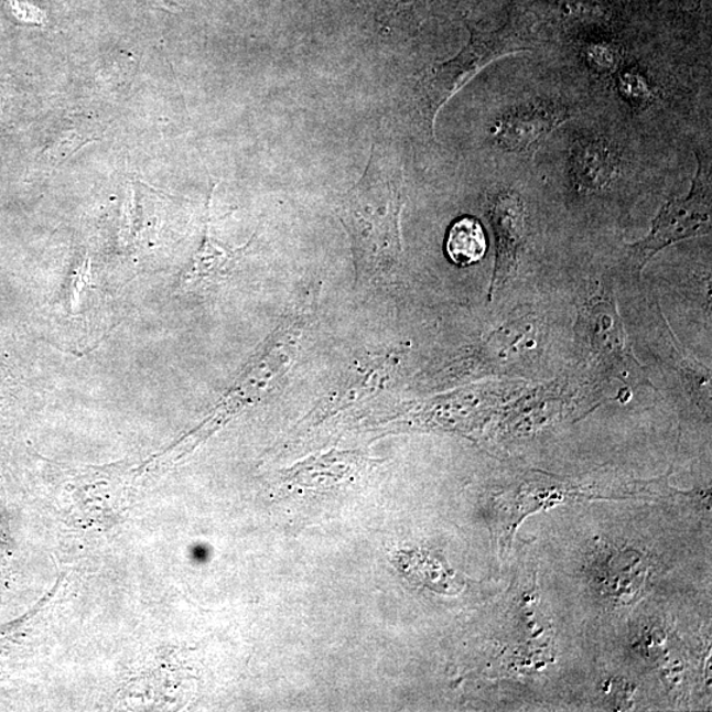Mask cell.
I'll use <instances>...</instances> for the list:
<instances>
[{"label":"cell","instance_id":"obj_7","mask_svg":"<svg viewBox=\"0 0 712 712\" xmlns=\"http://www.w3.org/2000/svg\"><path fill=\"white\" fill-rule=\"evenodd\" d=\"M492 222L498 240L492 292L515 271L526 233V211L513 192H503L493 201Z\"/></svg>","mask_w":712,"mask_h":712},{"label":"cell","instance_id":"obj_3","mask_svg":"<svg viewBox=\"0 0 712 712\" xmlns=\"http://www.w3.org/2000/svg\"><path fill=\"white\" fill-rule=\"evenodd\" d=\"M695 157L698 171L689 196L675 198L664 206L647 238L630 246L640 270L664 248L711 231V165L701 152Z\"/></svg>","mask_w":712,"mask_h":712},{"label":"cell","instance_id":"obj_8","mask_svg":"<svg viewBox=\"0 0 712 712\" xmlns=\"http://www.w3.org/2000/svg\"><path fill=\"white\" fill-rule=\"evenodd\" d=\"M568 118V114L553 107H535L509 114L496 127V143L509 152L527 151L557 127L565 123Z\"/></svg>","mask_w":712,"mask_h":712},{"label":"cell","instance_id":"obj_9","mask_svg":"<svg viewBox=\"0 0 712 712\" xmlns=\"http://www.w3.org/2000/svg\"><path fill=\"white\" fill-rule=\"evenodd\" d=\"M369 461L355 452H334L313 455L287 470L285 479L304 487H331L352 479Z\"/></svg>","mask_w":712,"mask_h":712},{"label":"cell","instance_id":"obj_6","mask_svg":"<svg viewBox=\"0 0 712 712\" xmlns=\"http://www.w3.org/2000/svg\"><path fill=\"white\" fill-rule=\"evenodd\" d=\"M212 198L213 192L209 196V203H207V218L203 244H201L197 252L193 255L190 263H187L183 273H181L176 288L177 293H198L217 287L222 281L230 277L241 255L252 244L251 240L245 246L230 248L219 244L213 237L211 220Z\"/></svg>","mask_w":712,"mask_h":712},{"label":"cell","instance_id":"obj_10","mask_svg":"<svg viewBox=\"0 0 712 712\" xmlns=\"http://www.w3.org/2000/svg\"><path fill=\"white\" fill-rule=\"evenodd\" d=\"M616 166L615 154L601 140L578 144L574 152V171L578 184L584 190H601L611 183Z\"/></svg>","mask_w":712,"mask_h":712},{"label":"cell","instance_id":"obj_1","mask_svg":"<svg viewBox=\"0 0 712 712\" xmlns=\"http://www.w3.org/2000/svg\"><path fill=\"white\" fill-rule=\"evenodd\" d=\"M404 183L399 164L374 147L365 174L339 207L350 235L356 281L368 289L396 283L402 263L401 214Z\"/></svg>","mask_w":712,"mask_h":712},{"label":"cell","instance_id":"obj_11","mask_svg":"<svg viewBox=\"0 0 712 712\" xmlns=\"http://www.w3.org/2000/svg\"><path fill=\"white\" fill-rule=\"evenodd\" d=\"M487 239L481 222L462 217L450 226L446 237V253L455 266L468 267L485 257Z\"/></svg>","mask_w":712,"mask_h":712},{"label":"cell","instance_id":"obj_4","mask_svg":"<svg viewBox=\"0 0 712 712\" xmlns=\"http://www.w3.org/2000/svg\"><path fill=\"white\" fill-rule=\"evenodd\" d=\"M528 46L519 37L503 30L498 32L472 31V39L459 55L449 62L436 65L428 84L429 110L432 126L436 116L456 93L470 80L486 69V66L504 56L527 52Z\"/></svg>","mask_w":712,"mask_h":712},{"label":"cell","instance_id":"obj_2","mask_svg":"<svg viewBox=\"0 0 712 712\" xmlns=\"http://www.w3.org/2000/svg\"><path fill=\"white\" fill-rule=\"evenodd\" d=\"M314 314L313 304H305L287 315L251 356L209 418L194 432V443L203 441L234 416L257 406L283 386L300 358Z\"/></svg>","mask_w":712,"mask_h":712},{"label":"cell","instance_id":"obj_5","mask_svg":"<svg viewBox=\"0 0 712 712\" xmlns=\"http://www.w3.org/2000/svg\"><path fill=\"white\" fill-rule=\"evenodd\" d=\"M402 355L404 352L400 348H389L387 352L356 360L334 382L324 398L302 421V424L308 428H317L335 416L359 407L363 402L386 391L391 385L393 376L399 373Z\"/></svg>","mask_w":712,"mask_h":712}]
</instances>
